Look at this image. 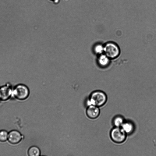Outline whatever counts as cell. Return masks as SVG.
<instances>
[{"instance_id":"cell-4","label":"cell","mask_w":156,"mask_h":156,"mask_svg":"<svg viewBox=\"0 0 156 156\" xmlns=\"http://www.w3.org/2000/svg\"><path fill=\"white\" fill-rule=\"evenodd\" d=\"M110 135L112 141L117 144L123 142L127 136V134L121 127H114L111 130Z\"/></svg>"},{"instance_id":"cell-11","label":"cell","mask_w":156,"mask_h":156,"mask_svg":"<svg viewBox=\"0 0 156 156\" xmlns=\"http://www.w3.org/2000/svg\"><path fill=\"white\" fill-rule=\"evenodd\" d=\"M40 154V149L36 146L30 147L28 151V154L30 156H39Z\"/></svg>"},{"instance_id":"cell-8","label":"cell","mask_w":156,"mask_h":156,"mask_svg":"<svg viewBox=\"0 0 156 156\" xmlns=\"http://www.w3.org/2000/svg\"><path fill=\"white\" fill-rule=\"evenodd\" d=\"M110 59L105 54L103 53L98 55L97 62L101 67L105 68L109 65Z\"/></svg>"},{"instance_id":"cell-1","label":"cell","mask_w":156,"mask_h":156,"mask_svg":"<svg viewBox=\"0 0 156 156\" xmlns=\"http://www.w3.org/2000/svg\"><path fill=\"white\" fill-rule=\"evenodd\" d=\"M107 100V96L105 92L101 90H95L91 93L87 103L88 106L93 105L99 107L104 105Z\"/></svg>"},{"instance_id":"cell-2","label":"cell","mask_w":156,"mask_h":156,"mask_svg":"<svg viewBox=\"0 0 156 156\" xmlns=\"http://www.w3.org/2000/svg\"><path fill=\"white\" fill-rule=\"evenodd\" d=\"M29 94V90L27 86L19 84L13 88L12 96L18 100H23L28 97Z\"/></svg>"},{"instance_id":"cell-10","label":"cell","mask_w":156,"mask_h":156,"mask_svg":"<svg viewBox=\"0 0 156 156\" xmlns=\"http://www.w3.org/2000/svg\"><path fill=\"white\" fill-rule=\"evenodd\" d=\"M124 122L123 117L119 115L115 117L112 120L113 125L116 127H121Z\"/></svg>"},{"instance_id":"cell-3","label":"cell","mask_w":156,"mask_h":156,"mask_svg":"<svg viewBox=\"0 0 156 156\" xmlns=\"http://www.w3.org/2000/svg\"><path fill=\"white\" fill-rule=\"evenodd\" d=\"M104 53L111 59H113L119 55L120 50L119 47L115 43L108 42L104 45Z\"/></svg>"},{"instance_id":"cell-16","label":"cell","mask_w":156,"mask_h":156,"mask_svg":"<svg viewBox=\"0 0 156 156\" xmlns=\"http://www.w3.org/2000/svg\"></svg>"},{"instance_id":"cell-7","label":"cell","mask_w":156,"mask_h":156,"mask_svg":"<svg viewBox=\"0 0 156 156\" xmlns=\"http://www.w3.org/2000/svg\"><path fill=\"white\" fill-rule=\"evenodd\" d=\"M86 113L89 118L94 119L97 118L100 113V110L99 107L93 105L88 106L87 108Z\"/></svg>"},{"instance_id":"cell-14","label":"cell","mask_w":156,"mask_h":156,"mask_svg":"<svg viewBox=\"0 0 156 156\" xmlns=\"http://www.w3.org/2000/svg\"><path fill=\"white\" fill-rule=\"evenodd\" d=\"M53 2L55 4H57L59 3V0H49Z\"/></svg>"},{"instance_id":"cell-9","label":"cell","mask_w":156,"mask_h":156,"mask_svg":"<svg viewBox=\"0 0 156 156\" xmlns=\"http://www.w3.org/2000/svg\"><path fill=\"white\" fill-rule=\"evenodd\" d=\"M121 127L127 135L132 133L135 129L134 124L132 122L129 121H125Z\"/></svg>"},{"instance_id":"cell-13","label":"cell","mask_w":156,"mask_h":156,"mask_svg":"<svg viewBox=\"0 0 156 156\" xmlns=\"http://www.w3.org/2000/svg\"><path fill=\"white\" fill-rule=\"evenodd\" d=\"M8 133L4 130H0V141L4 142L8 140Z\"/></svg>"},{"instance_id":"cell-12","label":"cell","mask_w":156,"mask_h":156,"mask_svg":"<svg viewBox=\"0 0 156 156\" xmlns=\"http://www.w3.org/2000/svg\"><path fill=\"white\" fill-rule=\"evenodd\" d=\"M93 51L98 55L104 53V45L100 43L96 44L94 47Z\"/></svg>"},{"instance_id":"cell-15","label":"cell","mask_w":156,"mask_h":156,"mask_svg":"<svg viewBox=\"0 0 156 156\" xmlns=\"http://www.w3.org/2000/svg\"></svg>"},{"instance_id":"cell-6","label":"cell","mask_w":156,"mask_h":156,"mask_svg":"<svg viewBox=\"0 0 156 156\" xmlns=\"http://www.w3.org/2000/svg\"><path fill=\"white\" fill-rule=\"evenodd\" d=\"M23 135L17 130H12L8 133V140L11 144H15L20 143L23 139Z\"/></svg>"},{"instance_id":"cell-5","label":"cell","mask_w":156,"mask_h":156,"mask_svg":"<svg viewBox=\"0 0 156 156\" xmlns=\"http://www.w3.org/2000/svg\"><path fill=\"white\" fill-rule=\"evenodd\" d=\"M12 89L8 83L0 87V100L6 101L9 99L12 96Z\"/></svg>"}]
</instances>
